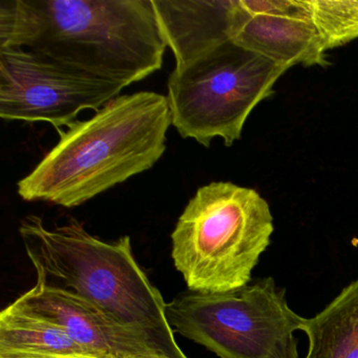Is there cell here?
I'll use <instances>...</instances> for the list:
<instances>
[{
    "mask_svg": "<svg viewBox=\"0 0 358 358\" xmlns=\"http://www.w3.org/2000/svg\"><path fill=\"white\" fill-rule=\"evenodd\" d=\"M273 215L252 188L211 182L196 190L171 234V257L190 291L223 293L247 286L269 246Z\"/></svg>",
    "mask_w": 358,
    "mask_h": 358,
    "instance_id": "obj_4",
    "label": "cell"
},
{
    "mask_svg": "<svg viewBox=\"0 0 358 358\" xmlns=\"http://www.w3.org/2000/svg\"><path fill=\"white\" fill-rule=\"evenodd\" d=\"M10 306L59 327L95 358L160 355L145 337L119 324L89 301L66 291L36 284Z\"/></svg>",
    "mask_w": 358,
    "mask_h": 358,
    "instance_id": "obj_8",
    "label": "cell"
},
{
    "mask_svg": "<svg viewBox=\"0 0 358 358\" xmlns=\"http://www.w3.org/2000/svg\"><path fill=\"white\" fill-rule=\"evenodd\" d=\"M288 70L232 41L219 45L171 72L167 99L173 125L182 138L205 148L215 138L231 146Z\"/></svg>",
    "mask_w": 358,
    "mask_h": 358,
    "instance_id": "obj_5",
    "label": "cell"
},
{
    "mask_svg": "<svg viewBox=\"0 0 358 358\" xmlns=\"http://www.w3.org/2000/svg\"><path fill=\"white\" fill-rule=\"evenodd\" d=\"M123 87L100 80L27 49L0 50V118L48 122L58 131L98 112Z\"/></svg>",
    "mask_w": 358,
    "mask_h": 358,
    "instance_id": "obj_7",
    "label": "cell"
},
{
    "mask_svg": "<svg viewBox=\"0 0 358 358\" xmlns=\"http://www.w3.org/2000/svg\"><path fill=\"white\" fill-rule=\"evenodd\" d=\"M173 332L220 358H299L295 331L305 318L272 278L223 293H183L166 303Z\"/></svg>",
    "mask_w": 358,
    "mask_h": 358,
    "instance_id": "obj_6",
    "label": "cell"
},
{
    "mask_svg": "<svg viewBox=\"0 0 358 358\" xmlns=\"http://www.w3.org/2000/svg\"><path fill=\"white\" fill-rule=\"evenodd\" d=\"M127 358H166L163 356L157 355V354H140V355L129 356Z\"/></svg>",
    "mask_w": 358,
    "mask_h": 358,
    "instance_id": "obj_16",
    "label": "cell"
},
{
    "mask_svg": "<svg viewBox=\"0 0 358 358\" xmlns=\"http://www.w3.org/2000/svg\"><path fill=\"white\" fill-rule=\"evenodd\" d=\"M0 358H83L74 356L43 355V354L12 353V352H0Z\"/></svg>",
    "mask_w": 358,
    "mask_h": 358,
    "instance_id": "obj_15",
    "label": "cell"
},
{
    "mask_svg": "<svg viewBox=\"0 0 358 358\" xmlns=\"http://www.w3.org/2000/svg\"><path fill=\"white\" fill-rule=\"evenodd\" d=\"M167 47L182 66L231 41L238 0H152Z\"/></svg>",
    "mask_w": 358,
    "mask_h": 358,
    "instance_id": "obj_9",
    "label": "cell"
},
{
    "mask_svg": "<svg viewBox=\"0 0 358 358\" xmlns=\"http://www.w3.org/2000/svg\"><path fill=\"white\" fill-rule=\"evenodd\" d=\"M152 0H1L0 50L27 49L123 89L161 70Z\"/></svg>",
    "mask_w": 358,
    "mask_h": 358,
    "instance_id": "obj_1",
    "label": "cell"
},
{
    "mask_svg": "<svg viewBox=\"0 0 358 358\" xmlns=\"http://www.w3.org/2000/svg\"><path fill=\"white\" fill-rule=\"evenodd\" d=\"M249 15L311 20L308 0H238Z\"/></svg>",
    "mask_w": 358,
    "mask_h": 358,
    "instance_id": "obj_14",
    "label": "cell"
},
{
    "mask_svg": "<svg viewBox=\"0 0 358 358\" xmlns=\"http://www.w3.org/2000/svg\"><path fill=\"white\" fill-rule=\"evenodd\" d=\"M309 347L305 358H358V278L320 313L305 318Z\"/></svg>",
    "mask_w": 358,
    "mask_h": 358,
    "instance_id": "obj_11",
    "label": "cell"
},
{
    "mask_svg": "<svg viewBox=\"0 0 358 358\" xmlns=\"http://www.w3.org/2000/svg\"><path fill=\"white\" fill-rule=\"evenodd\" d=\"M0 352L95 358L59 327L11 306L0 313Z\"/></svg>",
    "mask_w": 358,
    "mask_h": 358,
    "instance_id": "obj_12",
    "label": "cell"
},
{
    "mask_svg": "<svg viewBox=\"0 0 358 358\" xmlns=\"http://www.w3.org/2000/svg\"><path fill=\"white\" fill-rule=\"evenodd\" d=\"M308 3L326 51L358 38V0H308Z\"/></svg>",
    "mask_w": 358,
    "mask_h": 358,
    "instance_id": "obj_13",
    "label": "cell"
},
{
    "mask_svg": "<svg viewBox=\"0 0 358 358\" xmlns=\"http://www.w3.org/2000/svg\"><path fill=\"white\" fill-rule=\"evenodd\" d=\"M231 41L288 69L297 64L329 66L324 43L311 20L249 15L238 0Z\"/></svg>",
    "mask_w": 358,
    "mask_h": 358,
    "instance_id": "obj_10",
    "label": "cell"
},
{
    "mask_svg": "<svg viewBox=\"0 0 358 358\" xmlns=\"http://www.w3.org/2000/svg\"><path fill=\"white\" fill-rule=\"evenodd\" d=\"M20 234L37 284L89 301L145 337L163 357L187 358L167 322L166 303L138 265L129 236L104 242L76 220L50 229L33 215L22 220Z\"/></svg>",
    "mask_w": 358,
    "mask_h": 358,
    "instance_id": "obj_3",
    "label": "cell"
},
{
    "mask_svg": "<svg viewBox=\"0 0 358 358\" xmlns=\"http://www.w3.org/2000/svg\"><path fill=\"white\" fill-rule=\"evenodd\" d=\"M173 125L167 96L120 95L93 117L59 131L58 143L17 183L28 202L76 207L152 169Z\"/></svg>",
    "mask_w": 358,
    "mask_h": 358,
    "instance_id": "obj_2",
    "label": "cell"
}]
</instances>
